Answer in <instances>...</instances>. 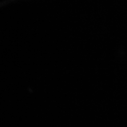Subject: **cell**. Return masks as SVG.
Here are the masks:
<instances>
[]
</instances>
